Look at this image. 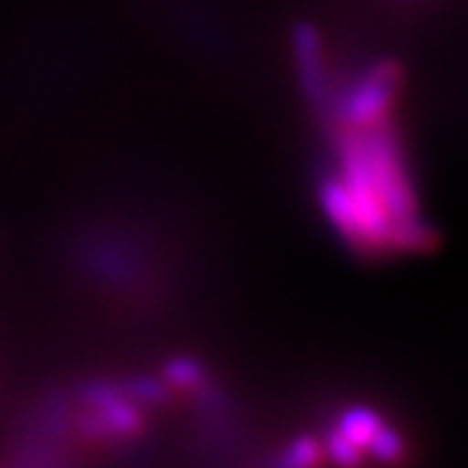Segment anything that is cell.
<instances>
[{
  "label": "cell",
  "mask_w": 468,
  "mask_h": 468,
  "mask_svg": "<svg viewBox=\"0 0 468 468\" xmlns=\"http://www.w3.org/2000/svg\"><path fill=\"white\" fill-rule=\"evenodd\" d=\"M400 82H404V71L395 59H381L370 65L339 102H333V124L370 130L392 119V105L400 93Z\"/></svg>",
  "instance_id": "obj_1"
},
{
  "label": "cell",
  "mask_w": 468,
  "mask_h": 468,
  "mask_svg": "<svg viewBox=\"0 0 468 468\" xmlns=\"http://www.w3.org/2000/svg\"><path fill=\"white\" fill-rule=\"evenodd\" d=\"M293 54H296V74H299V82H303L308 102L314 105L319 116H330L336 96H333L324 43L316 26L299 23L293 28Z\"/></svg>",
  "instance_id": "obj_2"
},
{
  "label": "cell",
  "mask_w": 468,
  "mask_h": 468,
  "mask_svg": "<svg viewBox=\"0 0 468 468\" xmlns=\"http://www.w3.org/2000/svg\"><path fill=\"white\" fill-rule=\"evenodd\" d=\"M378 429H381V420H378L373 412L356 410V412H347V415L342 418V434H345V438H347L353 446H358V449L370 446L373 438L378 434Z\"/></svg>",
  "instance_id": "obj_3"
},
{
  "label": "cell",
  "mask_w": 468,
  "mask_h": 468,
  "mask_svg": "<svg viewBox=\"0 0 468 468\" xmlns=\"http://www.w3.org/2000/svg\"><path fill=\"white\" fill-rule=\"evenodd\" d=\"M166 376H170L173 384L189 387V389L204 387V381H207L204 370H200V364H195L192 358H176L170 367H166Z\"/></svg>",
  "instance_id": "obj_4"
},
{
  "label": "cell",
  "mask_w": 468,
  "mask_h": 468,
  "mask_svg": "<svg viewBox=\"0 0 468 468\" xmlns=\"http://www.w3.org/2000/svg\"><path fill=\"white\" fill-rule=\"evenodd\" d=\"M373 452L381 457V460H387V463H392V460H398L400 457V441L395 438V434L392 431H387L384 426L378 429V434H376V438H373Z\"/></svg>",
  "instance_id": "obj_5"
},
{
  "label": "cell",
  "mask_w": 468,
  "mask_h": 468,
  "mask_svg": "<svg viewBox=\"0 0 468 468\" xmlns=\"http://www.w3.org/2000/svg\"><path fill=\"white\" fill-rule=\"evenodd\" d=\"M330 454H333V460L342 463V465H358V460H361L358 446H353L345 438V434H336V438L330 441Z\"/></svg>",
  "instance_id": "obj_6"
},
{
  "label": "cell",
  "mask_w": 468,
  "mask_h": 468,
  "mask_svg": "<svg viewBox=\"0 0 468 468\" xmlns=\"http://www.w3.org/2000/svg\"><path fill=\"white\" fill-rule=\"evenodd\" d=\"M314 460H316V446L311 441H299L291 449V454L285 460V468H311Z\"/></svg>",
  "instance_id": "obj_7"
},
{
  "label": "cell",
  "mask_w": 468,
  "mask_h": 468,
  "mask_svg": "<svg viewBox=\"0 0 468 468\" xmlns=\"http://www.w3.org/2000/svg\"><path fill=\"white\" fill-rule=\"evenodd\" d=\"M130 395L144 398V400H164V389L158 384H153V381H144V378L130 384Z\"/></svg>",
  "instance_id": "obj_8"
}]
</instances>
